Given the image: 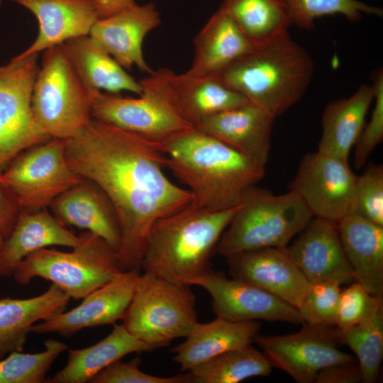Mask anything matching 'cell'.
<instances>
[{"label":"cell","mask_w":383,"mask_h":383,"mask_svg":"<svg viewBox=\"0 0 383 383\" xmlns=\"http://www.w3.org/2000/svg\"><path fill=\"white\" fill-rule=\"evenodd\" d=\"M65 143L70 167L97 185L116 212L122 271H140L152 226L189 206L191 194L167 177L164 154L144 136L91 118Z\"/></svg>","instance_id":"obj_1"},{"label":"cell","mask_w":383,"mask_h":383,"mask_svg":"<svg viewBox=\"0 0 383 383\" xmlns=\"http://www.w3.org/2000/svg\"><path fill=\"white\" fill-rule=\"evenodd\" d=\"M152 141L164 154L165 167L187 187L193 207H235L265 173V165L194 127Z\"/></svg>","instance_id":"obj_2"},{"label":"cell","mask_w":383,"mask_h":383,"mask_svg":"<svg viewBox=\"0 0 383 383\" xmlns=\"http://www.w3.org/2000/svg\"><path fill=\"white\" fill-rule=\"evenodd\" d=\"M238 207L211 211L189 205L158 219L148 234L141 268L187 285L211 271L212 255Z\"/></svg>","instance_id":"obj_3"},{"label":"cell","mask_w":383,"mask_h":383,"mask_svg":"<svg viewBox=\"0 0 383 383\" xmlns=\"http://www.w3.org/2000/svg\"><path fill=\"white\" fill-rule=\"evenodd\" d=\"M313 70L310 55L287 35L257 47L216 77L276 118L301 99Z\"/></svg>","instance_id":"obj_4"},{"label":"cell","mask_w":383,"mask_h":383,"mask_svg":"<svg viewBox=\"0 0 383 383\" xmlns=\"http://www.w3.org/2000/svg\"><path fill=\"white\" fill-rule=\"evenodd\" d=\"M313 217L295 192L274 195L253 186L243 196L216 250L227 257L264 248H286Z\"/></svg>","instance_id":"obj_5"},{"label":"cell","mask_w":383,"mask_h":383,"mask_svg":"<svg viewBox=\"0 0 383 383\" xmlns=\"http://www.w3.org/2000/svg\"><path fill=\"white\" fill-rule=\"evenodd\" d=\"M70 252L48 248L26 257L12 276L22 285L40 277L56 284L70 299H83L122 271L117 252L101 238L85 231Z\"/></svg>","instance_id":"obj_6"},{"label":"cell","mask_w":383,"mask_h":383,"mask_svg":"<svg viewBox=\"0 0 383 383\" xmlns=\"http://www.w3.org/2000/svg\"><path fill=\"white\" fill-rule=\"evenodd\" d=\"M195 304L189 285L144 272L139 274L123 325L152 351L192 332L198 323Z\"/></svg>","instance_id":"obj_7"},{"label":"cell","mask_w":383,"mask_h":383,"mask_svg":"<svg viewBox=\"0 0 383 383\" xmlns=\"http://www.w3.org/2000/svg\"><path fill=\"white\" fill-rule=\"evenodd\" d=\"M94 90L84 84L62 44L44 50L32 95L38 123L50 137H73L92 118Z\"/></svg>","instance_id":"obj_8"},{"label":"cell","mask_w":383,"mask_h":383,"mask_svg":"<svg viewBox=\"0 0 383 383\" xmlns=\"http://www.w3.org/2000/svg\"><path fill=\"white\" fill-rule=\"evenodd\" d=\"M82 179L68 163L65 140L53 137L23 151L0 172V182L24 211L46 209Z\"/></svg>","instance_id":"obj_9"},{"label":"cell","mask_w":383,"mask_h":383,"mask_svg":"<svg viewBox=\"0 0 383 383\" xmlns=\"http://www.w3.org/2000/svg\"><path fill=\"white\" fill-rule=\"evenodd\" d=\"M38 56L18 54L0 66V171L23 151L51 138L32 109Z\"/></svg>","instance_id":"obj_10"},{"label":"cell","mask_w":383,"mask_h":383,"mask_svg":"<svg viewBox=\"0 0 383 383\" xmlns=\"http://www.w3.org/2000/svg\"><path fill=\"white\" fill-rule=\"evenodd\" d=\"M148 74L139 81L143 94L163 103L192 127L213 114L250 102L217 77L177 74L167 68Z\"/></svg>","instance_id":"obj_11"},{"label":"cell","mask_w":383,"mask_h":383,"mask_svg":"<svg viewBox=\"0 0 383 383\" xmlns=\"http://www.w3.org/2000/svg\"><path fill=\"white\" fill-rule=\"evenodd\" d=\"M296 333L282 335L260 333L254 342L262 349L272 367L279 368L297 383H312L323 368L352 361V355L340 350L333 326L303 324Z\"/></svg>","instance_id":"obj_12"},{"label":"cell","mask_w":383,"mask_h":383,"mask_svg":"<svg viewBox=\"0 0 383 383\" xmlns=\"http://www.w3.org/2000/svg\"><path fill=\"white\" fill-rule=\"evenodd\" d=\"M357 177L348 161L316 151L302 158L290 190L313 216L338 223L349 213Z\"/></svg>","instance_id":"obj_13"},{"label":"cell","mask_w":383,"mask_h":383,"mask_svg":"<svg viewBox=\"0 0 383 383\" xmlns=\"http://www.w3.org/2000/svg\"><path fill=\"white\" fill-rule=\"evenodd\" d=\"M204 289L211 297L216 317L240 322L264 320L304 324L298 309L279 297L247 282L228 279L212 270L188 282Z\"/></svg>","instance_id":"obj_14"},{"label":"cell","mask_w":383,"mask_h":383,"mask_svg":"<svg viewBox=\"0 0 383 383\" xmlns=\"http://www.w3.org/2000/svg\"><path fill=\"white\" fill-rule=\"evenodd\" d=\"M226 257L231 278L256 286L297 309L311 287L286 248H264Z\"/></svg>","instance_id":"obj_15"},{"label":"cell","mask_w":383,"mask_h":383,"mask_svg":"<svg viewBox=\"0 0 383 383\" xmlns=\"http://www.w3.org/2000/svg\"><path fill=\"white\" fill-rule=\"evenodd\" d=\"M139 274L137 270L120 272L109 282L85 296L78 306L43 323H35L31 331L70 336L86 328L116 323L125 315Z\"/></svg>","instance_id":"obj_16"},{"label":"cell","mask_w":383,"mask_h":383,"mask_svg":"<svg viewBox=\"0 0 383 383\" xmlns=\"http://www.w3.org/2000/svg\"><path fill=\"white\" fill-rule=\"evenodd\" d=\"M91 116L155 140L192 127L163 103L145 94L122 97L94 90Z\"/></svg>","instance_id":"obj_17"},{"label":"cell","mask_w":383,"mask_h":383,"mask_svg":"<svg viewBox=\"0 0 383 383\" xmlns=\"http://www.w3.org/2000/svg\"><path fill=\"white\" fill-rule=\"evenodd\" d=\"M287 250L311 284L354 281L344 253L337 223L313 216Z\"/></svg>","instance_id":"obj_18"},{"label":"cell","mask_w":383,"mask_h":383,"mask_svg":"<svg viewBox=\"0 0 383 383\" xmlns=\"http://www.w3.org/2000/svg\"><path fill=\"white\" fill-rule=\"evenodd\" d=\"M161 22L152 3L135 4L105 18L98 19L89 36L109 52L123 67L135 65L150 74L152 70L146 62L143 42L147 34Z\"/></svg>","instance_id":"obj_19"},{"label":"cell","mask_w":383,"mask_h":383,"mask_svg":"<svg viewBox=\"0 0 383 383\" xmlns=\"http://www.w3.org/2000/svg\"><path fill=\"white\" fill-rule=\"evenodd\" d=\"M275 118L248 102L213 114L196 128L266 166Z\"/></svg>","instance_id":"obj_20"},{"label":"cell","mask_w":383,"mask_h":383,"mask_svg":"<svg viewBox=\"0 0 383 383\" xmlns=\"http://www.w3.org/2000/svg\"><path fill=\"white\" fill-rule=\"evenodd\" d=\"M49 207L65 226L91 232L118 252L121 243L118 216L108 197L94 182L82 178L55 198Z\"/></svg>","instance_id":"obj_21"},{"label":"cell","mask_w":383,"mask_h":383,"mask_svg":"<svg viewBox=\"0 0 383 383\" xmlns=\"http://www.w3.org/2000/svg\"><path fill=\"white\" fill-rule=\"evenodd\" d=\"M31 11L39 24L33 43L20 55L39 54L50 48L89 35L99 19L94 0H11Z\"/></svg>","instance_id":"obj_22"},{"label":"cell","mask_w":383,"mask_h":383,"mask_svg":"<svg viewBox=\"0 0 383 383\" xmlns=\"http://www.w3.org/2000/svg\"><path fill=\"white\" fill-rule=\"evenodd\" d=\"M341 245L354 280L383 298V226L348 213L338 223Z\"/></svg>","instance_id":"obj_23"},{"label":"cell","mask_w":383,"mask_h":383,"mask_svg":"<svg viewBox=\"0 0 383 383\" xmlns=\"http://www.w3.org/2000/svg\"><path fill=\"white\" fill-rule=\"evenodd\" d=\"M77 235L46 209L21 211L10 235L4 240L0 256V277L11 276L16 267L28 255L50 246L74 248Z\"/></svg>","instance_id":"obj_24"},{"label":"cell","mask_w":383,"mask_h":383,"mask_svg":"<svg viewBox=\"0 0 383 383\" xmlns=\"http://www.w3.org/2000/svg\"><path fill=\"white\" fill-rule=\"evenodd\" d=\"M258 321L235 322L216 317L211 322L197 323L186 340L171 349L173 360L182 372H188L228 350L252 345L260 333Z\"/></svg>","instance_id":"obj_25"},{"label":"cell","mask_w":383,"mask_h":383,"mask_svg":"<svg viewBox=\"0 0 383 383\" xmlns=\"http://www.w3.org/2000/svg\"><path fill=\"white\" fill-rule=\"evenodd\" d=\"M194 45V60L186 72L198 77H216L257 47L221 8L197 34Z\"/></svg>","instance_id":"obj_26"},{"label":"cell","mask_w":383,"mask_h":383,"mask_svg":"<svg viewBox=\"0 0 383 383\" xmlns=\"http://www.w3.org/2000/svg\"><path fill=\"white\" fill-rule=\"evenodd\" d=\"M70 300L55 284L32 298L0 299V360L11 352L22 351L32 326L64 311Z\"/></svg>","instance_id":"obj_27"},{"label":"cell","mask_w":383,"mask_h":383,"mask_svg":"<svg viewBox=\"0 0 383 383\" xmlns=\"http://www.w3.org/2000/svg\"><path fill=\"white\" fill-rule=\"evenodd\" d=\"M372 86L361 84L350 96L330 102L322 116L318 152L348 161L365 126L367 111L374 100Z\"/></svg>","instance_id":"obj_28"},{"label":"cell","mask_w":383,"mask_h":383,"mask_svg":"<svg viewBox=\"0 0 383 383\" xmlns=\"http://www.w3.org/2000/svg\"><path fill=\"white\" fill-rule=\"evenodd\" d=\"M151 351L141 340L130 333L122 324H113L112 331L94 345L70 350L65 367L48 382H89L101 370L133 353Z\"/></svg>","instance_id":"obj_29"},{"label":"cell","mask_w":383,"mask_h":383,"mask_svg":"<svg viewBox=\"0 0 383 383\" xmlns=\"http://www.w3.org/2000/svg\"><path fill=\"white\" fill-rule=\"evenodd\" d=\"M62 45L79 77L89 88L114 94L127 91L142 95L139 81L128 74L89 35L70 39Z\"/></svg>","instance_id":"obj_30"},{"label":"cell","mask_w":383,"mask_h":383,"mask_svg":"<svg viewBox=\"0 0 383 383\" xmlns=\"http://www.w3.org/2000/svg\"><path fill=\"white\" fill-rule=\"evenodd\" d=\"M220 8L257 47L289 35L292 24L284 0H224Z\"/></svg>","instance_id":"obj_31"},{"label":"cell","mask_w":383,"mask_h":383,"mask_svg":"<svg viewBox=\"0 0 383 383\" xmlns=\"http://www.w3.org/2000/svg\"><path fill=\"white\" fill-rule=\"evenodd\" d=\"M340 344L353 350L360 366L362 382L374 383L383 357V299L360 322L343 328H335Z\"/></svg>","instance_id":"obj_32"},{"label":"cell","mask_w":383,"mask_h":383,"mask_svg":"<svg viewBox=\"0 0 383 383\" xmlns=\"http://www.w3.org/2000/svg\"><path fill=\"white\" fill-rule=\"evenodd\" d=\"M272 367L252 345L228 350L188 371L192 383H238L253 377H267Z\"/></svg>","instance_id":"obj_33"},{"label":"cell","mask_w":383,"mask_h":383,"mask_svg":"<svg viewBox=\"0 0 383 383\" xmlns=\"http://www.w3.org/2000/svg\"><path fill=\"white\" fill-rule=\"evenodd\" d=\"M67 345L55 339L45 342V350L36 353L13 351L0 360V383L46 382V375Z\"/></svg>","instance_id":"obj_34"},{"label":"cell","mask_w":383,"mask_h":383,"mask_svg":"<svg viewBox=\"0 0 383 383\" xmlns=\"http://www.w3.org/2000/svg\"><path fill=\"white\" fill-rule=\"evenodd\" d=\"M292 24L311 30L316 18L343 15L350 21H359L362 14L382 16V9L357 0H284Z\"/></svg>","instance_id":"obj_35"},{"label":"cell","mask_w":383,"mask_h":383,"mask_svg":"<svg viewBox=\"0 0 383 383\" xmlns=\"http://www.w3.org/2000/svg\"><path fill=\"white\" fill-rule=\"evenodd\" d=\"M349 213L383 226V166L371 163L357 176Z\"/></svg>","instance_id":"obj_36"},{"label":"cell","mask_w":383,"mask_h":383,"mask_svg":"<svg viewBox=\"0 0 383 383\" xmlns=\"http://www.w3.org/2000/svg\"><path fill=\"white\" fill-rule=\"evenodd\" d=\"M340 284L334 281L311 284L298 308L304 324L335 326Z\"/></svg>","instance_id":"obj_37"},{"label":"cell","mask_w":383,"mask_h":383,"mask_svg":"<svg viewBox=\"0 0 383 383\" xmlns=\"http://www.w3.org/2000/svg\"><path fill=\"white\" fill-rule=\"evenodd\" d=\"M372 87L374 91V108L370 120L364 126L356 143L355 150V167L362 168L374 149L383 139V72L377 71L373 76Z\"/></svg>","instance_id":"obj_38"},{"label":"cell","mask_w":383,"mask_h":383,"mask_svg":"<svg viewBox=\"0 0 383 383\" xmlns=\"http://www.w3.org/2000/svg\"><path fill=\"white\" fill-rule=\"evenodd\" d=\"M140 358L129 362L116 361L101 370L89 382L91 383H192L186 374L172 377H157L142 372L138 366Z\"/></svg>","instance_id":"obj_39"},{"label":"cell","mask_w":383,"mask_h":383,"mask_svg":"<svg viewBox=\"0 0 383 383\" xmlns=\"http://www.w3.org/2000/svg\"><path fill=\"white\" fill-rule=\"evenodd\" d=\"M380 299H382L372 296L356 282L341 290L336 313V328H347L361 321Z\"/></svg>","instance_id":"obj_40"},{"label":"cell","mask_w":383,"mask_h":383,"mask_svg":"<svg viewBox=\"0 0 383 383\" xmlns=\"http://www.w3.org/2000/svg\"><path fill=\"white\" fill-rule=\"evenodd\" d=\"M362 382L357 360L329 365L316 375V383H357Z\"/></svg>","instance_id":"obj_41"},{"label":"cell","mask_w":383,"mask_h":383,"mask_svg":"<svg viewBox=\"0 0 383 383\" xmlns=\"http://www.w3.org/2000/svg\"><path fill=\"white\" fill-rule=\"evenodd\" d=\"M20 212L12 195L0 182V235L4 239L11 233Z\"/></svg>","instance_id":"obj_42"},{"label":"cell","mask_w":383,"mask_h":383,"mask_svg":"<svg viewBox=\"0 0 383 383\" xmlns=\"http://www.w3.org/2000/svg\"><path fill=\"white\" fill-rule=\"evenodd\" d=\"M99 19L105 18L136 4L134 0H94Z\"/></svg>","instance_id":"obj_43"},{"label":"cell","mask_w":383,"mask_h":383,"mask_svg":"<svg viewBox=\"0 0 383 383\" xmlns=\"http://www.w3.org/2000/svg\"><path fill=\"white\" fill-rule=\"evenodd\" d=\"M4 240L5 239L1 235H0V256H1V254Z\"/></svg>","instance_id":"obj_44"},{"label":"cell","mask_w":383,"mask_h":383,"mask_svg":"<svg viewBox=\"0 0 383 383\" xmlns=\"http://www.w3.org/2000/svg\"><path fill=\"white\" fill-rule=\"evenodd\" d=\"M2 0H0V5L1 4Z\"/></svg>","instance_id":"obj_45"}]
</instances>
